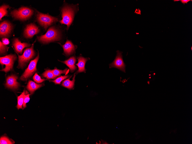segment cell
Masks as SVG:
<instances>
[{
  "label": "cell",
  "instance_id": "obj_1",
  "mask_svg": "<svg viewBox=\"0 0 192 144\" xmlns=\"http://www.w3.org/2000/svg\"><path fill=\"white\" fill-rule=\"evenodd\" d=\"M75 8V6L67 5L61 9L62 19L59 22L62 24L67 25L68 29L73 20Z\"/></svg>",
  "mask_w": 192,
  "mask_h": 144
},
{
  "label": "cell",
  "instance_id": "obj_2",
  "mask_svg": "<svg viewBox=\"0 0 192 144\" xmlns=\"http://www.w3.org/2000/svg\"><path fill=\"white\" fill-rule=\"evenodd\" d=\"M60 33L54 27L50 28L45 34L38 37V41L43 43L58 40L60 38Z\"/></svg>",
  "mask_w": 192,
  "mask_h": 144
},
{
  "label": "cell",
  "instance_id": "obj_3",
  "mask_svg": "<svg viewBox=\"0 0 192 144\" xmlns=\"http://www.w3.org/2000/svg\"><path fill=\"white\" fill-rule=\"evenodd\" d=\"M33 11L27 7H22L11 11V14L15 19L24 20L28 19L33 13Z\"/></svg>",
  "mask_w": 192,
  "mask_h": 144
},
{
  "label": "cell",
  "instance_id": "obj_4",
  "mask_svg": "<svg viewBox=\"0 0 192 144\" xmlns=\"http://www.w3.org/2000/svg\"><path fill=\"white\" fill-rule=\"evenodd\" d=\"M37 16L38 22L45 30H46L49 26L58 20V18L56 17L38 11H37Z\"/></svg>",
  "mask_w": 192,
  "mask_h": 144
},
{
  "label": "cell",
  "instance_id": "obj_5",
  "mask_svg": "<svg viewBox=\"0 0 192 144\" xmlns=\"http://www.w3.org/2000/svg\"><path fill=\"white\" fill-rule=\"evenodd\" d=\"M33 44L31 47L25 49L22 55H18V67H23L34 56L35 53L33 49Z\"/></svg>",
  "mask_w": 192,
  "mask_h": 144
},
{
  "label": "cell",
  "instance_id": "obj_6",
  "mask_svg": "<svg viewBox=\"0 0 192 144\" xmlns=\"http://www.w3.org/2000/svg\"><path fill=\"white\" fill-rule=\"evenodd\" d=\"M17 57L16 55L10 54L0 58V64L3 66H5V68L1 70L4 71L6 73L8 72L11 70L13 68V64Z\"/></svg>",
  "mask_w": 192,
  "mask_h": 144
},
{
  "label": "cell",
  "instance_id": "obj_7",
  "mask_svg": "<svg viewBox=\"0 0 192 144\" xmlns=\"http://www.w3.org/2000/svg\"><path fill=\"white\" fill-rule=\"evenodd\" d=\"M39 52L37 57L32 60L29 64L28 68L21 76L20 79L22 80H26L30 77L35 72L36 70L37 62L39 59Z\"/></svg>",
  "mask_w": 192,
  "mask_h": 144
},
{
  "label": "cell",
  "instance_id": "obj_8",
  "mask_svg": "<svg viewBox=\"0 0 192 144\" xmlns=\"http://www.w3.org/2000/svg\"><path fill=\"white\" fill-rule=\"evenodd\" d=\"M116 56L114 61L109 64L110 68H115L125 72L126 65L123 60L122 52L117 51Z\"/></svg>",
  "mask_w": 192,
  "mask_h": 144
},
{
  "label": "cell",
  "instance_id": "obj_9",
  "mask_svg": "<svg viewBox=\"0 0 192 144\" xmlns=\"http://www.w3.org/2000/svg\"><path fill=\"white\" fill-rule=\"evenodd\" d=\"M40 30L39 28L34 24L30 23L27 25L24 30V36L27 38H32L34 35L38 34Z\"/></svg>",
  "mask_w": 192,
  "mask_h": 144
},
{
  "label": "cell",
  "instance_id": "obj_10",
  "mask_svg": "<svg viewBox=\"0 0 192 144\" xmlns=\"http://www.w3.org/2000/svg\"><path fill=\"white\" fill-rule=\"evenodd\" d=\"M12 26L9 22L4 21L0 23V35L1 37L7 36L10 33Z\"/></svg>",
  "mask_w": 192,
  "mask_h": 144
},
{
  "label": "cell",
  "instance_id": "obj_11",
  "mask_svg": "<svg viewBox=\"0 0 192 144\" xmlns=\"http://www.w3.org/2000/svg\"><path fill=\"white\" fill-rule=\"evenodd\" d=\"M18 78V76L15 74L8 76L6 78V87L13 89H17L19 86V83L17 81Z\"/></svg>",
  "mask_w": 192,
  "mask_h": 144
},
{
  "label": "cell",
  "instance_id": "obj_12",
  "mask_svg": "<svg viewBox=\"0 0 192 144\" xmlns=\"http://www.w3.org/2000/svg\"><path fill=\"white\" fill-rule=\"evenodd\" d=\"M13 45L18 53L21 54L23 49L25 47H28L31 44L26 43H22L17 38H15L13 42Z\"/></svg>",
  "mask_w": 192,
  "mask_h": 144
},
{
  "label": "cell",
  "instance_id": "obj_13",
  "mask_svg": "<svg viewBox=\"0 0 192 144\" xmlns=\"http://www.w3.org/2000/svg\"><path fill=\"white\" fill-rule=\"evenodd\" d=\"M61 46L64 53L67 56L71 55L75 51V46L70 41L67 40L64 44Z\"/></svg>",
  "mask_w": 192,
  "mask_h": 144
},
{
  "label": "cell",
  "instance_id": "obj_14",
  "mask_svg": "<svg viewBox=\"0 0 192 144\" xmlns=\"http://www.w3.org/2000/svg\"><path fill=\"white\" fill-rule=\"evenodd\" d=\"M77 59L78 63L76 64L78 67V70L77 72V73L82 72H85L86 70L85 68V64L87 61L89 59V58H85L80 56L78 57Z\"/></svg>",
  "mask_w": 192,
  "mask_h": 144
},
{
  "label": "cell",
  "instance_id": "obj_15",
  "mask_svg": "<svg viewBox=\"0 0 192 144\" xmlns=\"http://www.w3.org/2000/svg\"><path fill=\"white\" fill-rule=\"evenodd\" d=\"M76 61V57L72 56L68 59L61 62L66 64L69 68L70 71L72 72L77 68L76 67L75 65Z\"/></svg>",
  "mask_w": 192,
  "mask_h": 144
},
{
  "label": "cell",
  "instance_id": "obj_16",
  "mask_svg": "<svg viewBox=\"0 0 192 144\" xmlns=\"http://www.w3.org/2000/svg\"><path fill=\"white\" fill-rule=\"evenodd\" d=\"M42 84H37L32 81L29 80L27 86V88L32 94L36 90L42 87Z\"/></svg>",
  "mask_w": 192,
  "mask_h": 144
},
{
  "label": "cell",
  "instance_id": "obj_17",
  "mask_svg": "<svg viewBox=\"0 0 192 144\" xmlns=\"http://www.w3.org/2000/svg\"><path fill=\"white\" fill-rule=\"evenodd\" d=\"M71 77L63 81L62 84V86L69 89H72L73 88L75 82V74L74 75V77L72 80H70Z\"/></svg>",
  "mask_w": 192,
  "mask_h": 144
},
{
  "label": "cell",
  "instance_id": "obj_18",
  "mask_svg": "<svg viewBox=\"0 0 192 144\" xmlns=\"http://www.w3.org/2000/svg\"><path fill=\"white\" fill-rule=\"evenodd\" d=\"M26 93V92L24 90L23 92L18 97V103L17 107L18 109L20 108L23 109L22 105L23 103L24 96Z\"/></svg>",
  "mask_w": 192,
  "mask_h": 144
},
{
  "label": "cell",
  "instance_id": "obj_19",
  "mask_svg": "<svg viewBox=\"0 0 192 144\" xmlns=\"http://www.w3.org/2000/svg\"><path fill=\"white\" fill-rule=\"evenodd\" d=\"M9 7L8 5H4L1 6L0 7V19L1 20L2 18L4 16H6L7 14V9Z\"/></svg>",
  "mask_w": 192,
  "mask_h": 144
},
{
  "label": "cell",
  "instance_id": "obj_20",
  "mask_svg": "<svg viewBox=\"0 0 192 144\" xmlns=\"http://www.w3.org/2000/svg\"><path fill=\"white\" fill-rule=\"evenodd\" d=\"M44 77L47 79H53L56 78V77L53 74L52 70H46L42 74Z\"/></svg>",
  "mask_w": 192,
  "mask_h": 144
},
{
  "label": "cell",
  "instance_id": "obj_21",
  "mask_svg": "<svg viewBox=\"0 0 192 144\" xmlns=\"http://www.w3.org/2000/svg\"><path fill=\"white\" fill-rule=\"evenodd\" d=\"M68 70L67 68L64 70H62L55 68L54 69L52 70V71L54 75L56 77L60 76L61 74H65Z\"/></svg>",
  "mask_w": 192,
  "mask_h": 144
},
{
  "label": "cell",
  "instance_id": "obj_22",
  "mask_svg": "<svg viewBox=\"0 0 192 144\" xmlns=\"http://www.w3.org/2000/svg\"><path fill=\"white\" fill-rule=\"evenodd\" d=\"M0 144H12L14 143L6 137H1L0 140Z\"/></svg>",
  "mask_w": 192,
  "mask_h": 144
},
{
  "label": "cell",
  "instance_id": "obj_23",
  "mask_svg": "<svg viewBox=\"0 0 192 144\" xmlns=\"http://www.w3.org/2000/svg\"><path fill=\"white\" fill-rule=\"evenodd\" d=\"M68 76V75L61 76L57 78L54 80H52L51 81L55 83V84H59L62 81L67 78Z\"/></svg>",
  "mask_w": 192,
  "mask_h": 144
},
{
  "label": "cell",
  "instance_id": "obj_24",
  "mask_svg": "<svg viewBox=\"0 0 192 144\" xmlns=\"http://www.w3.org/2000/svg\"><path fill=\"white\" fill-rule=\"evenodd\" d=\"M33 78L34 80L38 83H41L45 80V79L41 78L37 73H35Z\"/></svg>",
  "mask_w": 192,
  "mask_h": 144
},
{
  "label": "cell",
  "instance_id": "obj_25",
  "mask_svg": "<svg viewBox=\"0 0 192 144\" xmlns=\"http://www.w3.org/2000/svg\"><path fill=\"white\" fill-rule=\"evenodd\" d=\"M0 53L3 54L7 51L9 47L4 44L2 42H0Z\"/></svg>",
  "mask_w": 192,
  "mask_h": 144
},
{
  "label": "cell",
  "instance_id": "obj_26",
  "mask_svg": "<svg viewBox=\"0 0 192 144\" xmlns=\"http://www.w3.org/2000/svg\"><path fill=\"white\" fill-rule=\"evenodd\" d=\"M29 95H30L28 94L26 95H25L24 96L23 103L22 105L24 108L26 107V103H28L30 100Z\"/></svg>",
  "mask_w": 192,
  "mask_h": 144
},
{
  "label": "cell",
  "instance_id": "obj_27",
  "mask_svg": "<svg viewBox=\"0 0 192 144\" xmlns=\"http://www.w3.org/2000/svg\"><path fill=\"white\" fill-rule=\"evenodd\" d=\"M1 41L2 43L5 45L9 44V40L6 38H3Z\"/></svg>",
  "mask_w": 192,
  "mask_h": 144
},
{
  "label": "cell",
  "instance_id": "obj_28",
  "mask_svg": "<svg viewBox=\"0 0 192 144\" xmlns=\"http://www.w3.org/2000/svg\"><path fill=\"white\" fill-rule=\"evenodd\" d=\"M181 2L185 4V3H187L189 1H190V0H180Z\"/></svg>",
  "mask_w": 192,
  "mask_h": 144
},
{
  "label": "cell",
  "instance_id": "obj_29",
  "mask_svg": "<svg viewBox=\"0 0 192 144\" xmlns=\"http://www.w3.org/2000/svg\"><path fill=\"white\" fill-rule=\"evenodd\" d=\"M179 1V0H174V1Z\"/></svg>",
  "mask_w": 192,
  "mask_h": 144
}]
</instances>
